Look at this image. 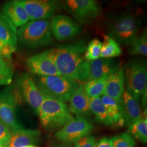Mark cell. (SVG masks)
I'll return each mask as SVG.
<instances>
[{
	"label": "cell",
	"instance_id": "obj_1",
	"mask_svg": "<svg viewBox=\"0 0 147 147\" xmlns=\"http://www.w3.org/2000/svg\"><path fill=\"white\" fill-rule=\"evenodd\" d=\"M86 47V42L80 40L47 51L61 75L84 84L89 80V64L84 57Z\"/></svg>",
	"mask_w": 147,
	"mask_h": 147
},
{
	"label": "cell",
	"instance_id": "obj_2",
	"mask_svg": "<svg viewBox=\"0 0 147 147\" xmlns=\"http://www.w3.org/2000/svg\"><path fill=\"white\" fill-rule=\"evenodd\" d=\"M18 43L21 47L33 49L45 47L54 43L50 20L29 21L17 32Z\"/></svg>",
	"mask_w": 147,
	"mask_h": 147
},
{
	"label": "cell",
	"instance_id": "obj_3",
	"mask_svg": "<svg viewBox=\"0 0 147 147\" xmlns=\"http://www.w3.org/2000/svg\"><path fill=\"white\" fill-rule=\"evenodd\" d=\"M38 115L42 126L49 130L62 127L73 118L65 102L45 95Z\"/></svg>",
	"mask_w": 147,
	"mask_h": 147
},
{
	"label": "cell",
	"instance_id": "obj_4",
	"mask_svg": "<svg viewBox=\"0 0 147 147\" xmlns=\"http://www.w3.org/2000/svg\"><path fill=\"white\" fill-rule=\"evenodd\" d=\"M36 83L43 94L63 102L70 100L79 85L77 81L62 75L37 76Z\"/></svg>",
	"mask_w": 147,
	"mask_h": 147
},
{
	"label": "cell",
	"instance_id": "obj_5",
	"mask_svg": "<svg viewBox=\"0 0 147 147\" xmlns=\"http://www.w3.org/2000/svg\"><path fill=\"white\" fill-rule=\"evenodd\" d=\"M123 68L126 89L138 101L147 92V66L146 61L135 59L127 63Z\"/></svg>",
	"mask_w": 147,
	"mask_h": 147
},
{
	"label": "cell",
	"instance_id": "obj_6",
	"mask_svg": "<svg viewBox=\"0 0 147 147\" xmlns=\"http://www.w3.org/2000/svg\"><path fill=\"white\" fill-rule=\"evenodd\" d=\"M20 93L16 85L0 92V119L11 132L24 129L17 118L16 109Z\"/></svg>",
	"mask_w": 147,
	"mask_h": 147
},
{
	"label": "cell",
	"instance_id": "obj_7",
	"mask_svg": "<svg viewBox=\"0 0 147 147\" xmlns=\"http://www.w3.org/2000/svg\"><path fill=\"white\" fill-rule=\"evenodd\" d=\"M136 16L124 14L112 21L109 27V35L124 45H130L137 37L141 26Z\"/></svg>",
	"mask_w": 147,
	"mask_h": 147
},
{
	"label": "cell",
	"instance_id": "obj_8",
	"mask_svg": "<svg viewBox=\"0 0 147 147\" xmlns=\"http://www.w3.org/2000/svg\"><path fill=\"white\" fill-rule=\"evenodd\" d=\"M62 6L79 24L82 25L93 22L101 12L100 5L94 0H67Z\"/></svg>",
	"mask_w": 147,
	"mask_h": 147
},
{
	"label": "cell",
	"instance_id": "obj_9",
	"mask_svg": "<svg viewBox=\"0 0 147 147\" xmlns=\"http://www.w3.org/2000/svg\"><path fill=\"white\" fill-rule=\"evenodd\" d=\"M93 130L92 124L84 117H76L67 122L57 132L58 140L67 143H76L83 137L88 135Z\"/></svg>",
	"mask_w": 147,
	"mask_h": 147
},
{
	"label": "cell",
	"instance_id": "obj_10",
	"mask_svg": "<svg viewBox=\"0 0 147 147\" xmlns=\"http://www.w3.org/2000/svg\"><path fill=\"white\" fill-rule=\"evenodd\" d=\"M30 21L49 20L60 8L61 3L53 0H20Z\"/></svg>",
	"mask_w": 147,
	"mask_h": 147
},
{
	"label": "cell",
	"instance_id": "obj_11",
	"mask_svg": "<svg viewBox=\"0 0 147 147\" xmlns=\"http://www.w3.org/2000/svg\"><path fill=\"white\" fill-rule=\"evenodd\" d=\"M16 86L27 103L38 114L44 95L34 80L28 74H22L18 78Z\"/></svg>",
	"mask_w": 147,
	"mask_h": 147
},
{
	"label": "cell",
	"instance_id": "obj_12",
	"mask_svg": "<svg viewBox=\"0 0 147 147\" xmlns=\"http://www.w3.org/2000/svg\"><path fill=\"white\" fill-rule=\"evenodd\" d=\"M50 27L53 36L59 41L71 39L82 31V28L78 23L65 15L53 16L50 21Z\"/></svg>",
	"mask_w": 147,
	"mask_h": 147
},
{
	"label": "cell",
	"instance_id": "obj_13",
	"mask_svg": "<svg viewBox=\"0 0 147 147\" xmlns=\"http://www.w3.org/2000/svg\"><path fill=\"white\" fill-rule=\"evenodd\" d=\"M26 65L31 73L37 76L61 75L47 50L27 58Z\"/></svg>",
	"mask_w": 147,
	"mask_h": 147
},
{
	"label": "cell",
	"instance_id": "obj_14",
	"mask_svg": "<svg viewBox=\"0 0 147 147\" xmlns=\"http://www.w3.org/2000/svg\"><path fill=\"white\" fill-rule=\"evenodd\" d=\"M90 99L84 88V84L80 83L70 99L69 111L76 117H84L90 115Z\"/></svg>",
	"mask_w": 147,
	"mask_h": 147
},
{
	"label": "cell",
	"instance_id": "obj_15",
	"mask_svg": "<svg viewBox=\"0 0 147 147\" xmlns=\"http://www.w3.org/2000/svg\"><path fill=\"white\" fill-rule=\"evenodd\" d=\"M89 80L110 76L119 68V63L112 58H98L88 62Z\"/></svg>",
	"mask_w": 147,
	"mask_h": 147
},
{
	"label": "cell",
	"instance_id": "obj_16",
	"mask_svg": "<svg viewBox=\"0 0 147 147\" xmlns=\"http://www.w3.org/2000/svg\"><path fill=\"white\" fill-rule=\"evenodd\" d=\"M125 123L130 126L142 117V111L138 101L125 89L121 103Z\"/></svg>",
	"mask_w": 147,
	"mask_h": 147
},
{
	"label": "cell",
	"instance_id": "obj_17",
	"mask_svg": "<svg viewBox=\"0 0 147 147\" xmlns=\"http://www.w3.org/2000/svg\"><path fill=\"white\" fill-rule=\"evenodd\" d=\"M2 12L16 27H21L30 21L28 15L20 1L7 2L3 5Z\"/></svg>",
	"mask_w": 147,
	"mask_h": 147
},
{
	"label": "cell",
	"instance_id": "obj_18",
	"mask_svg": "<svg viewBox=\"0 0 147 147\" xmlns=\"http://www.w3.org/2000/svg\"><path fill=\"white\" fill-rule=\"evenodd\" d=\"M40 132L38 130L22 129L11 132V136L4 146L5 147H25L34 145L39 140Z\"/></svg>",
	"mask_w": 147,
	"mask_h": 147
},
{
	"label": "cell",
	"instance_id": "obj_19",
	"mask_svg": "<svg viewBox=\"0 0 147 147\" xmlns=\"http://www.w3.org/2000/svg\"><path fill=\"white\" fill-rule=\"evenodd\" d=\"M124 90V71L120 68L107 79L104 95L121 103Z\"/></svg>",
	"mask_w": 147,
	"mask_h": 147
},
{
	"label": "cell",
	"instance_id": "obj_20",
	"mask_svg": "<svg viewBox=\"0 0 147 147\" xmlns=\"http://www.w3.org/2000/svg\"><path fill=\"white\" fill-rule=\"evenodd\" d=\"M101 99L105 106L111 124L123 126L125 124V121L121 104L105 95H102Z\"/></svg>",
	"mask_w": 147,
	"mask_h": 147
},
{
	"label": "cell",
	"instance_id": "obj_21",
	"mask_svg": "<svg viewBox=\"0 0 147 147\" xmlns=\"http://www.w3.org/2000/svg\"><path fill=\"white\" fill-rule=\"evenodd\" d=\"M17 32V28L2 12H0V39L16 47L18 45Z\"/></svg>",
	"mask_w": 147,
	"mask_h": 147
},
{
	"label": "cell",
	"instance_id": "obj_22",
	"mask_svg": "<svg viewBox=\"0 0 147 147\" xmlns=\"http://www.w3.org/2000/svg\"><path fill=\"white\" fill-rule=\"evenodd\" d=\"M121 53L122 50L119 43L109 36H104L100 51V58H114L121 56Z\"/></svg>",
	"mask_w": 147,
	"mask_h": 147
},
{
	"label": "cell",
	"instance_id": "obj_23",
	"mask_svg": "<svg viewBox=\"0 0 147 147\" xmlns=\"http://www.w3.org/2000/svg\"><path fill=\"white\" fill-rule=\"evenodd\" d=\"M110 76L92 79L85 82L84 88L90 98L101 97L104 95L106 82Z\"/></svg>",
	"mask_w": 147,
	"mask_h": 147
},
{
	"label": "cell",
	"instance_id": "obj_24",
	"mask_svg": "<svg viewBox=\"0 0 147 147\" xmlns=\"http://www.w3.org/2000/svg\"><path fill=\"white\" fill-rule=\"evenodd\" d=\"M90 111L97 121L105 125H112L101 97L91 98Z\"/></svg>",
	"mask_w": 147,
	"mask_h": 147
},
{
	"label": "cell",
	"instance_id": "obj_25",
	"mask_svg": "<svg viewBox=\"0 0 147 147\" xmlns=\"http://www.w3.org/2000/svg\"><path fill=\"white\" fill-rule=\"evenodd\" d=\"M14 75V67L10 59L0 57V86L10 85Z\"/></svg>",
	"mask_w": 147,
	"mask_h": 147
},
{
	"label": "cell",
	"instance_id": "obj_26",
	"mask_svg": "<svg viewBox=\"0 0 147 147\" xmlns=\"http://www.w3.org/2000/svg\"><path fill=\"white\" fill-rule=\"evenodd\" d=\"M129 131L132 137L146 143L147 141V116L142 117L139 120L129 126Z\"/></svg>",
	"mask_w": 147,
	"mask_h": 147
},
{
	"label": "cell",
	"instance_id": "obj_27",
	"mask_svg": "<svg viewBox=\"0 0 147 147\" xmlns=\"http://www.w3.org/2000/svg\"><path fill=\"white\" fill-rule=\"evenodd\" d=\"M129 53L131 55H147V32L145 29L141 35L136 38L130 44Z\"/></svg>",
	"mask_w": 147,
	"mask_h": 147
},
{
	"label": "cell",
	"instance_id": "obj_28",
	"mask_svg": "<svg viewBox=\"0 0 147 147\" xmlns=\"http://www.w3.org/2000/svg\"><path fill=\"white\" fill-rule=\"evenodd\" d=\"M102 42L97 38L91 40L87 46L84 57L87 62L94 61L100 57Z\"/></svg>",
	"mask_w": 147,
	"mask_h": 147
},
{
	"label": "cell",
	"instance_id": "obj_29",
	"mask_svg": "<svg viewBox=\"0 0 147 147\" xmlns=\"http://www.w3.org/2000/svg\"><path fill=\"white\" fill-rule=\"evenodd\" d=\"M113 147H135L136 142L130 134L123 133L112 138Z\"/></svg>",
	"mask_w": 147,
	"mask_h": 147
},
{
	"label": "cell",
	"instance_id": "obj_30",
	"mask_svg": "<svg viewBox=\"0 0 147 147\" xmlns=\"http://www.w3.org/2000/svg\"><path fill=\"white\" fill-rule=\"evenodd\" d=\"M16 47L8 44L0 39V57L11 59V56L16 51Z\"/></svg>",
	"mask_w": 147,
	"mask_h": 147
},
{
	"label": "cell",
	"instance_id": "obj_31",
	"mask_svg": "<svg viewBox=\"0 0 147 147\" xmlns=\"http://www.w3.org/2000/svg\"><path fill=\"white\" fill-rule=\"evenodd\" d=\"M97 143L94 137L87 135L75 143V147H95Z\"/></svg>",
	"mask_w": 147,
	"mask_h": 147
},
{
	"label": "cell",
	"instance_id": "obj_32",
	"mask_svg": "<svg viewBox=\"0 0 147 147\" xmlns=\"http://www.w3.org/2000/svg\"><path fill=\"white\" fill-rule=\"evenodd\" d=\"M11 134L9 127L0 119V143L4 145L8 141Z\"/></svg>",
	"mask_w": 147,
	"mask_h": 147
},
{
	"label": "cell",
	"instance_id": "obj_33",
	"mask_svg": "<svg viewBox=\"0 0 147 147\" xmlns=\"http://www.w3.org/2000/svg\"><path fill=\"white\" fill-rule=\"evenodd\" d=\"M95 147H113L112 140L110 138L104 137L96 144Z\"/></svg>",
	"mask_w": 147,
	"mask_h": 147
},
{
	"label": "cell",
	"instance_id": "obj_34",
	"mask_svg": "<svg viewBox=\"0 0 147 147\" xmlns=\"http://www.w3.org/2000/svg\"><path fill=\"white\" fill-rule=\"evenodd\" d=\"M37 147V146H34V145H30V146H26V147Z\"/></svg>",
	"mask_w": 147,
	"mask_h": 147
},
{
	"label": "cell",
	"instance_id": "obj_35",
	"mask_svg": "<svg viewBox=\"0 0 147 147\" xmlns=\"http://www.w3.org/2000/svg\"><path fill=\"white\" fill-rule=\"evenodd\" d=\"M0 147H5L3 144H1L0 143Z\"/></svg>",
	"mask_w": 147,
	"mask_h": 147
},
{
	"label": "cell",
	"instance_id": "obj_36",
	"mask_svg": "<svg viewBox=\"0 0 147 147\" xmlns=\"http://www.w3.org/2000/svg\"></svg>",
	"mask_w": 147,
	"mask_h": 147
}]
</instances>
